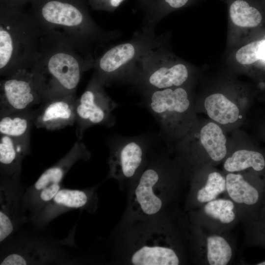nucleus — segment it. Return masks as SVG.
Segmentation results:
<instances>
[{
	"label": "nucleus",
	"instance_id": "nucleus-1",
	"mask_svg": "<svg viewBox=\"0 0 265 265\" xmlns=\"http://www.w3.org/2000/svg\"><path fill=\"white\" fill-rule=\"evenodd\" d=\"M38 53L29 68L43 101L76 94L83 74L93 68V50L42 33Z\"/></svg>",
	"mask_w": 265,
	"mask_h": 265
},
{
	"label": "nucleus",
	"instance_id": "nucleus-2",
	"mask_svg": "<svg viewBox=\"0 0 265 265\" xmlns=\"http://www.w3.org/2000/svg\"><path fill=\"white\" fill-rule=\"evenodd\" d=\"M30 14L44 34L93 50L113 40L116 31L101 28L90 15L87 0H35Z\"/></svg>",
	"mask_w": 265,
	"mask_h": 265
},
{
	"label": "nucleus",
	"instance_id": "nucleus-3",
	"mask_svg": "<svg viewBox=\"0 0 265 265\" xmlns=\"http://www.w3.org/2000/svg\"><path fill=\"white\" fill-rule=\"evenodd\" d=\"M41 30L22 8L0 6V75L29 69L38 53Z\"/></svg>",
	"mask_w": 265,
	"mask_h": 265
},
{
	"label": "nucleus",
	"instance_id": "nucleus-4",
	"mask_svg": "<svg viewBox=\"0 0 265 265\" xmlns=\"http://www.w3.org/2000/svg\"><path fill=\"white\" fill-rule=\"evenodd\" d=\"M163 41L155 28L144 26L129 40L112 46L96 57L94 74L105 85L132 84L142 59L151 48Z\"/></svg>",
	"mask_w": 265,
	"mask_h": 265
},
{
	"label": "nucleus",
	"instance_id": "nucleus-5",
	"mask_svg": "<svg viewBox=\"0 0 265 265\" xmlns=\"http://www.w3.org/2000/svg\"><path fill=\"white\" fill-rule=\"evenodd\" d=\"M133 183L130 197L132 210L143 217L155 216L175 196L177 187L173 167L164 156L152 154Z\"/></svg>",
	"mask_w": 265,
	"mask_h": 265
},
{
	"label": "nucleus",
	"instance_id": "nucleus-6",
	"mask_svg": "<svg viewBox=\"0 0 265 265\" xmlns=\"http://www.w3.org/2000/svg\"><path fill=\"white\" fill-rule=\"evenodd\" d=\"M80 140L78 139L63 158L44 171L24 192L21 207L24 214H28V220L31 221L61 188V182L69 169L77 161L90 159V152Z\"/></svg>",
	"mask_w": 265,
	"mask_h": 265
},
{
	"label": "nucleus",
	"instance_id": "nucleus-7",
	"mask_svg": "<svg viewBox=\"0 0 265 265\" xmlns=\"http://www.w3.org/2000/svg\"><path fill=\"white\" fill-rule=\"evenodd\" d=\"M163 43L150 49L140 62L132 85L141 93L181 86L188 80L187 66L171 62Z\"/></svg>",
	"mask_w": 265,
	"mask_h": 265
},
{
	"label": "nucleus",
	"instance_id": "nucleus-8",
	"mask_svg": "<svg viewBox=\"0 0 265 265\" xmlns=\"http://www.w3.org/2000/svg\"><path fill=\"white\" fill-rule=\"evenodd\" d=\"M153 145L151 138L145 134L114 137L109 143L107 178L132 185L146 165Z\"/></svg>",
	"mask_w": 265,
	"mask_h": 265
},
{
	"label": "nucleus",
	"instance_id": "nucleus-9",
	"mask_svg": "<svg viewBox=\"0 0 265 265\" xmlns=\"http://www.w3.org/2000/svg\"><path fill=\"white\" fill-rule=\"evenodd\" d=\"M143 105L154 117L162 133H180L186 124L190 107L187 91L181 86L144 92Z\"/></svg>",
	"mask_w": 265,
	"mask_h": 265
},
{
	"label": "nucleus",
	"instance_id": "nucleus-10",
	"mask_svg": "<svg viewBox=\"0 0 265 265\" xmlns=\"http://www.w3.org/2000/svg\"><path fill=\"white\" fill-rule=\"evenodd\" d=\"M105 87L93 73L84 91L76 99V134L79 140L92 126L103 125L109 128L115 123L113 112L118 104L109 97Z\"/></svg>",
	"mask_w": 265,
	"mask_h": 265
},
{
	"label": "nucleus",
	"instance_id": "nucleus-11",
	"mask_svg": "<svg viewBox=\"0 0 265 265\" xmlns=\"http://www.w3.org/2000/svg\"><path fill=\"white\" fill-rule=\"evenodd\" d=\"M225 193L234 203L245 233L258 220L265 204V184L240 173L226 175Z\"/></svg>",
	"mask_w": 265,
	"mask_h": 265
},
{
	"label": "nucleus",
	"instance_id": "nucleus-12",
	"mask_svg": "<svg viewBox=\"0 0 265 265\" xmlns=\"http://www.w3.org/2000/svg\"><path fill=\"white\" fill-rule=\"evenodd\" d=\"M170 229L146 234L137 239L128 254L129 263L135 265H178L182 263L179 243Z\"/></svg>",
	"mask_w": 265,
	"mask_h": 265
},
{
	"label": "nucleus",
	"instance_id": "nucleus-13",
	"mask_svg": "<svg viewBox=\"0 0 265 265\" xmlns=\"http://www.w3.org/2000/svg\"><path fill=\"white\" fill-rule=\"evenodd\" d=\"M43 99L29 69L2 77L0 82V115L41 104Z\"/></svg>",
	"mask_w": 265,
	"mask_h": 265
},
{
	"label": "nucleus",
	"instance_id": "nucleus-14",
	"mask_svg": "<svg viewBox=\"0 0 265 265\" xmlns=\"http://www.w3.org/2000/svg\"><path fill=\"white\" fill-rule=\"evenodd\" d=\"M64 251L55 243L35 239H23L6 246L0 265H41L62 263Z\"/></svg>",
	"mask_w": 265,
	"mask_h": 265
},
{
	"label": "nucleus",
	"instance_id": "nucleus-15",
	"mask_svg": "<svg viewBox=\"0 0 265 265\" xmlns=\"http://www.w3.org/2000/svg\"><path fill=\"white\" fill-rule=\"evenodd\" d=\"M190 229L191 248L196 263L208 265L231 263L235 248L228 233H210L193 225Z\"/></svg>",
	"mask_w": 265,
	"mask_h": 265
},
{
	"label": "nucleus",
	"instance_id": "nucleus-16",
	"mask_svg": "<svg viewBox=\"0 0 265 265\" xmlns=\"http://www.w3.org/2000/svg\"><path fill=\"white\" fill-rule=\"evenodd\" d=\"M98 198L94 189L61 188L54 197L31 220L38 228L46 226L60 214L74 209L93 212Z\"/></svg>",
	"mask_w": 265,
	"mask_h": 265
},
{
	"label": "nucleus",
	"instance_id": "nucleus-17",
	"mask_svg": "<svg viewBox=\"0 0 265 265\" xmlns=\"http://www.w3.org/2000/svg\"><path fill=\"white\" fill-rule=\"evenodd\" d=\"M192 225L217 234L227 233L239 221L234 202L228 197L217 198L191 210Z\"/></svg>",
	"mask_w": 265,
	"mask_h": 265
},
{
	"label": "nucleus",
	"instance_id": "nucleus-18",
	"mask_svg": "<svg viewBox=\"0 0 265 265\" xmlns=\"http://www.w3.org/2000/svg\"><path fill=\"white\" fill-rule=\"evenodd\" d=\"M2 178L0 186V241L2 243L25 223L21 201L24 193L19 180Z\"/></svg>",
	"mask_w": 265,
	"mask_h": 265
},
{
	"label": "nucleus",
	"instance_id": "nucleus-19",
	"mask_svg": "<svg viewBox=\"0 0 265 265\" xmlns=\"http://www.w3.org/2000/svg\"><path fill=\"white\" fill-rule=\"evenodd\" d=\"M76 94L56 97L43 101L36 110L34 125L54 131L76 123Z\"/></svg>",
	"mask_w": 265,
	"mask_h": 265
},
{
	"label": "nucleus",
	"instance_id": "nucleus-20",
	"mask_svg": "<svg viewBox=\"0 0 265 265\" xmlns=\"http://www.w3.org/2000/svg\"><path fill=\"white\" fill-rule=\"evenodd\" d=\"M195 173L192 179L186 201V208L196 209L204 204L218 198L226 192V175L215 170Z\"/></svg>",
	"mask_w": 265,
	"mask_h": 265
},
{
	"label": "nucleus",
	"instance_id": "nucleus-21",
	"mask_svg": "<svg viewBox=\"0 0 265 265\" xmlns=\"http://www.w3.org/2000/svg\"><path fill=\"white\" fill-rule=\"evenodd\" d=\"M1 177L19 180L24 157L30 152V145L8 135H0Z\"/></svg>",
	"mask_w": 265,
	"mask_h": 265
},
{
	"label": "nucleus",
	"instance_id": "nucleus-22",
	"mask_svg": "<svg viewBox=\"0 0 265 265\" xmlns=\"http://www.w3.org/2000/svg\"><path fill=\"white\" fill-rule=\"evenodd\" d=\"M36 114L30 108L0 115V134L30 145V132Z\"/></svg>",
	"mask_w": 265,
	"mask_h": 265
},
{
	"label": "nucleus",
	"instance_id": "nucleus-23",
	"mask_svg": "<svg viewBox=\"0 0 265 265\" xmlns=\"http://www.w3.org/2000/svg\"><path fill=\"white\" fill-rule=\"evenodd\" d=\"M200 142L208 158L212 162H219L226 156V138L221 128L213 122L205 125L200 132Z\"/></svg>",
	"mask_w": 265,
	"mask_h": 265
},
{
	"label": "nucleus",
	"instance_id": "nucleus-24",
	"mask_svg": "<svg viewBox=\"0 0 265 265\" xmlns=\"http://www.w3.org/2000/svg\"><path fill=\"white\" fill-rule=\"evenodd\" d=\"M204 106L208 116L221 124L235 122L239 117L238 107L221 93H215L208 96Z\"/></svg>",
	"mask_w": 265,
	"mask_h": 265
},
{
	"label": "nucleus",
	"instance_id": "nucleus-25",
	"mask_svg": "<svg viewBox=\"0 0 265 265\" xmlns=\"http://www.w3.org/2000/svg\"><path fill=\"white\" fill-rule=\"evenodd\" d=\"M223 168L228 173H237L248 169L260 172L265 168V159L258 152L238 150L225 159Z\"/></svg>",
	"mask_w": 265,
	"mask_h": 265
},
{
	"label": "nucleus",
	"instance_id": "nucleus-26",
	"mask_svg": "<svg viewBox=\"0 0 265 265\" xmlns=\"http://www.w3.org/2000/svg\"><path fill=\"white\" fill-rule=\"evenodd\" d=\"M229 12L233 23L242 27H255L262 20L260 12L243 0L234 1L230 7Z\"/></svg>",
	"mask_w": 265,
	"mask_h": 265
},
{
	"label": "nucleus",
	"instance_id": "nucleus-27",
	"mask_svg": "<svg viewBox=\"0 0 265 265\" xmlns=\"http://www.w3.org/2000/svg\"><path fill=\"white\" fill-rule=\"evenodd\" d=\"M264 40L252 42L240 48L237 52V61L243 65H249L260 59V51Z\"/></svg>",
	"mask_w": 265,
	"mask_h": 265
},
{
	"label": "nucleus",
	"instance_id": "nucleus-28",
	"mask_svg": "<svg viewBox=\"0 0 265 265\" xmlns=\"http://www.w3.org/2000/svg\"><path fill=\"white\" fill-rule=\"evenodd\" d=\"M245 234L249 243L265 247V204L258 220Z\"/></svg>",
	"mask_w": 265,
	"mask_h": 265
},
{
	"label": "nucleus",
	"instance_id": "nucleus-29",
	"mask_svg": "<svg viewBox=\"0 0 265 265\" xmlns=\"http://www.w3.org/2000/svg\"><path fill=\"white\" fill-rule=\"evenodd\" d=\"M90 9L94 10L112 12L125 0H87Z\"/></svg>",
	"mask_w": 265,
	"mask_h": 265
},
{
	"label": "nucleus",
	"instance_id": "nucleus-30",
	"mask_svg": "<svg viewBox=\"0 0 265 265\" xmlns=\"http://www.w3.org/2000/svg\"><path fill=\"white\" fill-rule=\"evenodd\" d=\"M35 0H0V6L8 7L22 8L27 3H32Z\"/></svg>",
	"mask_w": 265,
	"mask_h": 265
},
{
	"label": "nucleus",
	"instance_id": "nucleus-31",
	"mask_svg": "<svg viewBox=\"0 0 265 265\" xmlns=\"http://www.w3.org/2000/svg\"><path fill=\"white\" fill-rule=\"evenodd\" d=\"M154 0H138L140 5L147 10L152 4Z\"/></svg>",
	"mask_w": 265,
	"mask_h": 265
},
{
	"label": "nucleus",
	"instance_id": "nucleus-32",
	"mask_svg": "<svg viewBox=\"0 0 265 265\" xmlns=\"http://www.w3.org/2000/svg\"><path fill=\"white\" fill-rule=\"evenodd\" d=\"M260 59L265 61V40H264L261 47Z\"/></svg>",
	"mask_w": 265,
	"mask_h": 265
}]
</instances>
